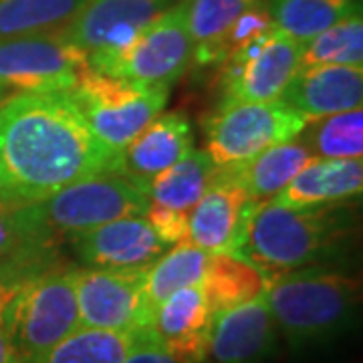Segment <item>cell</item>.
Listing matches in <instances>:
<instances>
[{
  "instance_id": "1",
  "label": "cell",
  "mask_w": 363,
  "mask_h": 363,
  "mask_svg": "<svg viewBox=\"0 0 363 363\" xmlns=\"http://www.w3.org/2000/svg\"><path fill=\"white\" fill-rule=\"evenodd\" d=\"M117 152L69 93H16L0 105V200L35 204L73 182L116 174Z\"/></svg>"
},
{
  "instance_id": "2",
  "label": "cell",
  "mask_w": 363,
  "mask_h": 363,
  "mask_svg": "<svg viewBox=\"0 0 363 363\" xmlns=\"http://www.w3.org/2000/svg\"><path fill=\"white\" fill-rule=\"evenodd\" d=\"M353 236L355 216L343 204L289 208L271 200L252 210L236 255L272 279L339 259Z\"/></svg>"
},
{
  "instance_id": "3",
  "label": "cell",
  "mask_w": 363,
  "mask_h": 363,
  "mask_svg": "<svg viewBox=\"0 0 363 363\" xmlns=\"http://www.w3.org/2000/svg\"><path fill=\"white\" fill-rule=\"evenodd\" d=\"M264 303L293 350L331 343L355 325L362 285L345 272L309 267L269 279Z\"/></svg>"
},
{
  "instance_id": "4",
  "label": "cell",
  "mask_w": 363,
  "mask_h": 363,
  "mask_svg": "<svg viewBox=\"0 0 363 363\" xmlns=\"http://www.w3.org/2000/svg\"><path fill=\"white\" fill-rule=\"evenodd\" d=\"M73 271L49 262L0 279V325L25 363L40 359L81 327Z\"/></svg>"
},
{
  "instance_id": "5",
  "label": "cell",
  "mask_w": 363,
  "mask_h": 363,
  "mask_svg": "<svg viewBox=\"0 0 363 363\" xmlns=\"http://www.w3.org/2000/svg\"><path fill=\"white\" fill-rule=\"evenodd\" d=\"M150 196L135 182L117 174H99L73 182L49 198L25 204L23 214L51 247L57 238H75L101 224L143 216Z\"/></svg>"
},
{
  "instance_id": "6",
  "label": "cell",
  "mask_w": 363,
  "mask_h": 363,
  "mask_svg": "<svg viewBox=\"0 0 363 363\" xmlns=\"http://www.w3.org/2000/svg\"><path fill=\"white\" fill-rule=\"evenodd\" d=\"M194 63V43L186 25L184 2L142 26L125 45L87 55L95 71L147 85H174Z\"/></svg>"
},
{
  "instance_id": "7",
  "label": "cell",
  "mask_w": 363,
  "mask_h": 363,
  "mask_svg": "<svg viewBox=\"0 0 363 363\" xmlns=\"http://www.w3.org/2000/svg\"><path fill=\"white\" fill-rule=\"evenodd\" d=\"M69 95L93 133L119 152L164 111L169 85L113 77L87 65Z\"/></svg>"
},
{
  "instance_id": "8",
  "label": "cell",
  "mask_w": 363,
  "mask_h": 363,
  "mask_svg": "<svg viewBox=\"0 0 363 363\" xmlns=\"http://www.w3.org/2000/svg\"><path fill=\"white\" fill-rule=\"evenodd\" d=\"M307 119L285 101H242L224 97L204 119V143L210 160L228 168L267 147L289 142L307 128Z\"/></svg>"
},
{
  "instance_id": "9",
  "label": "cell",
  "mask_w": 363,
  "mask_h": 363,
  "mask_svg": "<svg viewBox=\"0 0 363 363\" xmlns=\"http://www.w3.org/2000/svg\"><path fill=\"white\" fill-rule=\"evenodd\" d=\"M87 55L59 28L0 40V85L21 93H69Z\"/></svg>"
},
{
  "instance_id": "10",
  "label": "cell",
  "mask_w": 363,
  "mask_h": 363,
  "mask_svg": "<svg viewBox=\"0 0 363 363\" xmlns=\"http://www.w3.org/2000/svg\"><path fill=\"white\" fill-rule=\"evenodd\" d=\"M145 269H75L73 285L81 327L140 333L154 309L145 295Z\"/></svg>"
},
{
  "instance_id": "11",
  "label": "cell",
  "mask_w": 363,
  "mask_h": 363,
  "mask_svg": "<svg viewBox=\"0 0 363 363\" xmlns=\"http://www.w3.org/2000/svg\"><path fill=\"white\" fill-rule=\"evenodd\" d=\"M301 52L303 43L274 28L220 63L224 97L279 101L301 69Z\"/></svg>"
},
{
  "instance_id": "12",
  "label": "cell",
  "mask_w": 363,
  "mask_h": 363,
  "mask_svg": "<svg viewBox=\"0 0 363 363\" xmlns=\"http://www.w3.org/2000/svg\"><path fill=\"white\" fill-rule=\"evenodd\" d=\"M257 204L224 168L188 214V240L208 255H236Z\"/></svg>"
},
{
  "instance_id": "13",
  "label": "cell",
  "mask_w": 363,
  "mask_h": 363,
  "mask_svg": "<svg viewBox=\"0 0 363 363\" xmlns=\"http://www.w3.org/2000/svg\"><path fill=\"white\" fill-rule=\"evenodd\" d=\"M176 2L178 0H87L59 30L85 55L116 49Z\"/></svg>"
},
{
  "instance_id": "14",
  "label": "cell",
  "mask_w": 363,
  "mask_h": 363,
  "mask_svg": "<svg viewBox=\"0 0 363 363\" xmlns=\"http://www.w3.org/2000/svg\"><path fill=\"white\" fill-rule=\"evenodd\" d=\"M77 257L91 269L143 271L166 250L143 216L101 224L73 238Z\"/></svg>"
},
{
  "instance_id": "15",
  "label": "cell",
  "mask_w": 363,
  "mask_h": 363,
  "mask_svg": "<svg viewBox=\"0 0 363 363\" xmlns=\"http://www.w3.org/2000/svg\"><path fill=\"white\" fill-rule=\"evenodd\" d=\"M214 315L202 285L184 286L164 298L152 315L150 329L178 363H204Z\"/></svg>"
},
{
  "instance_id": "16",
  "label": "cell",
  "mask_w": 363,
  "mask_h": 363,
  "mask_svg": "<svg viewBox=\"0 0 363 363\" xmlns=\"http://www.w3.org/2000/svg\"><path fill=\"white\" fill-rule=\"evenodd\" d=\"M194 145L190 119L180 111L160 113L123 150L117 152L116 174L135 182L147 192V184L160 172L178 164Z\"/></svg>"
},
{
  "instance_id": "17",
  "label": "cell",
  "mask_w": 363,
  "mask_h": 363,
  "mask_svg": "<svg viewBox=\"0 0 363 363\" xmlns=\"http://www.w3.org/2000/svg\"><path fill=\"white\" fill-rule=\"evenodd\" d=\"M279 329L264 298L214 315L206 359L210 363H267L277 350Z\"/></svg>"
},
{
  "instance_id": "18",
  "label": "cell",
  "mask_w": 363,
  "mask_h": 363,
  "mask_svg": "<svg viewBox=\"0 0 363 363\" xmlns=\"http://www.w3.org/2000/svg\"><path fill=\"white\" fill-rule=\"evenodd\" d=\"M362 65L303 67L281 97V101L297 109L307 121L362 107Z\"/></svg>"
},
{
  "instance_id": "19",
  "label": "cell",
  "mask_w": 363,
  "mask_h": 363,
  "mask_svg": "<svg viewBox=\"0 0 363 363\" xmlns=\"http://www.w3.org/2000/svg\"><path fill=\"white\" fill-rule=\"evenodd\" d=\"M363 192L362 157L313 156L272 202L289 208H317L345 204Z\"/></svg>"
},
{
  "instance_id": "20",
  "label": "cell",
  "mask_w": 363,
  "mask_h": 363,
  "mask_svg": "<svg viewBox=\"0 0 363 363\" xmlns=\"http://www.w3.org/2000/svg\"><path fill=\"white\" fill-rule=\"evenodd\" d=\"M311 157L313 152L298 133L289 142L271 145L247 162L224 169L247 190L255 204H262L271 202Z\"/></svg>"
},
{
  "instance_id": "21",
  "label": "cell",
  "mask_w": 363,
  "mask_h": 363,
  "mask_svg": "<svg viewBox=\"0 0 363 363\" xmlns=\"http://www.w3.org/2000/svg\"><path fill=\"white\" fill-rule=\"evenodd\" d=\"M202 291L212 315L264 297L269 277L238 255H210Z\"/></svg>"
},
{
  "instance_id": "22",
  "label": "cell",
  "mask_w": 363,
  "mask_h": 363,
  "mask_svg": "<svg viewBox=\"0 0 363 363\" xmlns=\"http://www.w3.org/2000/svg\"><path fill=\"white\" fill-rule=\"evenodd\" d=\"M267 9L274 28L303 45L362 11L359 0H267Z\"/></svg>"
},
{
  "instance_id": "23",
  "label": "cell",
  "mask_w": 363,
  "mask_h": 363,
  "mask_svg": "<svg viewBox=\"0 0 363 363\" xmlns=\"http://www.w3.org/2000/svg\"><path fill=\"white\" fill-rule=\"evenodd\" d=\"M218 166L204 150H190L178 164L160 172L147 184L150 202L190 212L204 194Z\"/></svg>"
},
{
  "instance_id": "24",
  "label": "cell",
  "mask_w": 363,
  "mask_h": 363,
  "mask_svg": "<svg viewBox=\"0 0 363 363\" xmlns=\"http://www.w3.org/2000/svg\"><path fill=\"white\" fill-rule=\"evenodd\" d=\"M186 25L194 43V63H218V45L224 33L248 6L260 0H182Z\"/></svg>"
},
{
  "instance_id": "25",
  "label": "cell",
  "mask_w": 363,
  "mask_h": 363,
  "mask_svg": "<svg viewBox=\"0 0 363 363\" xmlns=\"http://www.w3.org/2000/svg\"><path fill=\"white\" fill-rule=\"evenodd\" d=\"M210 255L202 248L194 247L190 240L176 242L169 250H164L147 269H145V295L156 309L172 293L184 286L202 283Z\"/></svg>"
},
{
  "instance_id": "26",
  "label": "cell",
  "mask_w": 363,
  "mask_h": 363,
  "mask_svg": "<svg viewBox=\"0 0 363 363\" xmlns=\"http://www.w3.org/2000/svg\"><path fill=\"white\" fill-rule=\"evenodd\" d=\"M135 333L79 327L35 363H123Z\"/></svg>"
},
{
  "instance_id": "27",
  "label": "cell",
  "mask_w": 363,
  "mask_h": 363,
  "mask_svg": "<svg viewBox=\"0 0 363 363\" xmlns=\"http://www.w3.org/2000/svg\"><path fill=\"white\" fill-rule=\"evenodd\" d=\"M87 0H0V40L67 25Z\"/></svg>"
},
{
  "instance_id": "28",
  "label": "cell",
  "mask_w": 363,
  "mask_h": 363,
  "mask_svg": "<svg viewBox=\"0 0 363 363\" xmlns=\"http://www.w3.org/2000/svg\"><path fill=\"white\" fill-rule=\"evenodd\" d=\"M49 245L23 214V206L0 200V274H14L49 260Z\"/></svg>"
},
{
  "instance_id": "29",
  "label": "cell",
  "mask_w": 363,
  "mask_h": 363,
  "mask_svg": "<svg viewBox=\"0 0 363 363\" xmlns=\"http://www.w3.org/2000/svg\"><path fill=\"white\" fill-rule=\"evenodd\" d=\"M313 65H363L362 11L329 26L303 45L301 69Z\"/></svg>"
},
{
  "instance_id": "30",
  "label": "cell",
  "mask_w": 363,
  "mask_h": 363,
  "mask_svg": "<svg viewBox=\"0 0 363 363\" xmlns=\"http://www.w3.org/2000/svg\"><path fill=\"white\" fill-rule=\"evenodd\" d=\"M311 131L301 138L317 157H363V109L355 107L335 116L309 121Z\"/></svg>"
},
{
  "instance_id": "31",
  "label": "cell",
  "mask_w": 363,
  "mask_h": 363,
  "mask_svg": "<svg viewBox=\"0 0 363 363\" xmlns=\"http://www.w3.org/2000/svg\"><path fill=\"white\" fill-rule=\"evenodd\" d=\"M271 30H274V25H272L271 13L267 9V0H260L257 4L248 6L224 33L218 45V63H224L234 52L242 51L250 43L269 35Z\"/></svg>"
},
{
  "instance_id": "32",
  "label": "cell",
  "mask_w": 363,
  "mask_h": 363,
  "mask_svg": "<svg viewBox=\"0 0 363 363\" xmlns=\"http://www.w3.org/2000/svg\"><path fill=\"white\" fill-rule=\"evenodd\" d=\"M188 214L190 212L150 202L143 218L150 222V226L164 245H176L188 240Z\"/></svg>"
},
{
  "instance_id": "33",
  "label": "cell",
  "mask_w": 363,
  "mask_h": 363,
  "mask_svg": "<svg viewBox=\"0 0 363 363\" xmlns=\"http://www.w3.org/2000/svg\"><path fill=\"white\" fill-rule=\"evenodd\" d=\"M123 363H178L172 359L166 350L160 345V341L154 337L152 329H143L140 333H135L133 345H131L128 357Z\"/></svg>"
},
{
  "instance_id": "34",
  "label": "cell",
  "mask_w": 363,
  "mask_h": 363,
  "mask_svg": "<svg viewBox=\"0 0 363 363\" xmlns=\"http://www.w3.org/2000/svg\"><path fill=\"white\" fill-rule=\"evenodd\" d=\"M0 363H25L2 325H0Z\"/></svg>"
},
{
  "instance_id": "35",
  "label": "cell",
  "mask_w": 363,
  "mask_h": 363,
  "mask_svg": "<svg viewBox=\"0 0 363 363\" xmlns=\"http://www.w3.org/2000/svg\"><path fill=\"white\" fill-rule=\"evenodd\" d=\"M9 97V89L4 87V85H0V105H2V101Z\"/></svg>"
}]
</instances>
